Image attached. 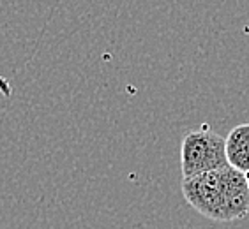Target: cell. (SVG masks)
<instances>
[{
    "instance_id": "obj_3",
    "label": "cell",
    "mask_w": 249,
    "mask_h": 229,
    "mask_svg": "<svg viewBox=\"0 0 249 229\" xmlns=\"http://www.w3.org/2000/svg\"><path fill=\"white\" fill-rule=\"evenodd\" d=\"M226 159L239 171H249V124L235 125L226 136Z\"/></svg>"
},
{
    "instance_id": "obj_2",
    "label": "cell",
    "mask_w": 249,
    "mask_h": 229,
    "mask_svg": "<svg viewBox=\"0 0 249 229\" xmlns=\"http://www.w3.org/2000/svg\"><path fill=\"white\" fill-rule=\"evenodd\" d=\"M226 166H230L226 159V138L209 127L189 131L184 136L180 145V167L184 178L217 171Z\"/></svg>"
},
{
    "instance_id": "obj_1",
    "label": "cell",
    "mask_w": 249,
    "mask_h": 229,
    "mask_svg": "<svg viewBox=\"0 0 249 229\" xmlns=\"http://www.w3.org/2000/svg\"><path fill=\"white\" fill-rule=\"evenodd\" d=\"M182 196L198 213L216 222H233L249 213L246 175L231 166L184 178Z\"/></svg>"
},
{
    "instance_id": "obj_4",
    "label": "cell",
    "mask_w": 249,
    "mask_h": 229,
    "mask_svg": "<svg viewBox=\"0 0 249 229\" xmlns=\"http://www.w3.org/2000/svg\"><path fill=\"white\" fill-rule=\"evenodd\" d=\"M244 175H246V181H248V187H249V171H246Z\"/></svg>"
}]
</instances>
